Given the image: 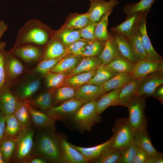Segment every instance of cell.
Listing matches in <instances>:
<instances>
[{
  "label": "cell",
  "instance_id": "obj_1",
  "mask_svg": "<svg viewBox=\"0 0 163 163\" xmlns=\"http://www.w3.org/2000/svg\"><path fill=\"white\" fill-rule=\"evenodd\" d=\"M34 137L33 156L47 162L61 163L59 134L46 128H39Z\"/></svg>",
  "mask_w": 163,
  "mask_h": 163
},
{
  "label": "cell",
  "instance_id": "obj_2",
  "mask_svg": "<svg viewBox=\"0 0 163 163\" xmlns=\"http://www.w3.org/2000/svg\"><path fill=\"white\" fill-rule=\"evenodd\" d=\"M54 31L38 19H32L27 21L19 30L16 43L18 45H44L53 36Z\"/></svg>",
  "mask_w": 163,
  "mask_h": 163
},
{
  "label": "cell",
  "instance_id": "obj_3",
  "mask_svg": "<svg viewBox=\"0 0 163 163\" xmlns=\"http://www.w3.org/2000/svg\"><path fill=\"white\" fill-rule=\"evenodd\" d=\"M35 127L32 125L22 129L17 137L15 148L11 162L28 163L33 156Z\"/></svg>",
  "mask_w": 163,
  "mask_h": 163
},
{
  "label": "cell",
  "instance_id": "obj_4",
  "mask_svg": "<svg viewBox=\"0 0 163 163\" xmlns=\"http://www.w3.org/2000/svg\"><path fill=\"white\" fill-rule=\"evenodd\" d=\"M81 133L91 131L96 123L101 122L97 110L96 101L84 104L69 120Z\"/></svg>",
  "mask_w": 163,
  "mask_h": 163
},
{
  "label": "cell",
  "instance_id": "obj_5",
  "mask_svg": "<svg viewBox=\"0 0 163 163\" xmlns=\"http://www.w3.org/2000/svg\"><path fill=\"white\" fill-rule=\"evenodd\" d=\"M112 131L115 138L112 147L123 150L134 142L136 131L130 124L128 118L117 119Z\"/></svg>",
  "mask_w": 163,
  "mask_h": 163
},
{
  "label": "cell",
  "instance_id": "obj_6",
  "mask_svg": "<svg viewBox=\"0 0 163 163\" xmlns=\"http://www.w3.org/2000/svg\"><path fill=\"white\" fill-rule=\"evenodd\" d=\"M145 97L136 95L129 101L126 106L129 111V122L136 131H147V122L144 111Z\"/></svg>",
  "mask_w": 163,
  "mask_h": 163
},
{
  "label": "cell",
  "instance_id": "obj_7",
  "mask_svg": "<svg viewBox=\"0 0 163 163\" xmlns=\"http://www.w3.org/2000/svg\"><path fill=\"white\" fill-rule=\"evenodd\" d=\"M83 104L73 98L64 101L57 106H53L46 113L56 120H69Z\"/></svg>",
  "mask_w": 163,
  "mask_h": 163
},
{
  "label": "cell",
  "instance_id": "obj_8",
  "mask_svg": "<svg viewBox=\"0 0 163 163\" xmlns=\"http://www.w3.org/2000/svg\"><path fill=\"white\" fill-rule=\"evenodd\" d=\"M162 71L149 74L140 79L136 95L152 96L156 89L163 84Z\"/></svg>",
  "mask_w": 163,
  "mask_h": 163
},
{
  "label": "cell",
  "instance_id": "obj_9",
  "mask_svg": "<svg viewBox=\"0 0 163 163\" xmlns=\"http://www.w3.org/2000/svg\"><path fill=\"white\" fill-rule=\"evenodd\" d=\"M90 6L87 11L91 22L97 23L106 14L112 12L119 3L117 0H88Z\"/></svg>",
  "mask_w": 163,
  "mask_h": 163
},
{
  "label": "cell",
  "instance_id": "obj_10",
  "mask_svg": "<svg viewBox=\"0 0 163 163\" xmlns=\"http://www.w3.org/2000/svg\"><path fill=\"white\" fill-rule=\"evenodd\" d=\"M147 15L141 13L135 14L126 18L122 23L111 28L110 30L113 32L119 33L128 38L139 30V26Z\"/></svg>",
  "mask_w": 163,
  "mask_h": 163
},
{
  "label": "cell",
  "instance_id": "obj_11",
  "mask_svg": "<svg viewBox=\"0 0 163 163\" xmlns=\"http://www.w3.org/2000/svg\"><path fill=\"white\" fill-rule=\"evenodd\" d=\"M59 134L61 163H87L89 162L82 154L68 142L66 137Z\"/></svg>",
  "mask_w": 163,
  "mask_h": 163
},
{
  "label": "cell",
  "instance_id": "obj_12",
  "mask_svg": "<svg viewBox=\"0 0 163 163\" xmlns=\"http://www.w3.org/2000/svg\"><path fill=\"white\" fill-rule=\"evenodd\" d=\"M105 93L103 85L86 84L78 87L74 98L85 104L96 101Z\"/></svg>",
  "mask_w": 163,
  "mask_h": 163
},
{
  "label": "cell",
  "instance_id": "obj_13",
  "mask_svg": "<svg viewBox=\"0 0 163 163\" xmlns=\"http://www.w3.org/2000/svg\"><path fill=\"white\" fill-rule=\"evenodd\" d=\"M163 69V61L144 60L137 62L130 74L133 78L140 79L149 74Z\"/></svg>",
  "mask_w": 163,
  "mask_h": 163
},
{
  "label": "cell",
  "instance_id": "obj_14",
  "mask_svg": "<svg viewBox=\"0 0 163 163\" xmlns=\"http://www.w3.org/2000/svg\"><path fill=\"white\" fill-rule=\"evenodd\" d=\"M24 103L29 111L33 126L37 128H46L56 131V120L46 113L37 110L28 104Z\"/></svg>",
  "mask_w": 163,
  "mask_h": 163
},
{
  "label": "cell",
  "instance_id": "obj_15",
  "mask_svg": "<svg viewBox=\"0 0 163 163\" xmlns=\"http://www.w3.org/2000/svg\"><path fill=\"white\" fill-rule=\"evenodd\" d=\"M115 135L108 140L100 145L91 147H84L76 146L70 143L75 149L80 152L89 162L92 160L97 157L105 149L112 147Z\"/></svg>",
  "mask_w": 163,
  "mask_h": 163
},
{
  "label": "cell",
  "instance_id": "obj_16",
  "mask_svg": "<svg viewBox=\"0 0 163 163\" xmlns=\"http://www.w3.org/2000/svg\"><path fill=\"white\" fill-rule=\"evenodd\" d=\"M47 43L43 60L55 58L68 54L65 45L54 33Z\"/></svg>",
  "mask_w": 163,
  "mask_h": 163
},
{
  "label": "cell",
  "instance_id": "obj_17",
  "mask_svg": "<svg viewBox=\"0 0 163 163\" xmlns=\"http://www.w3.org/2000/svg\"><path fill=\"white\" fill-rule=\"evenodd\" d=\"M84 57L80 55L68 54L50 71L54 73L69 72L75 68Z\"/></svg>",
  "mask_w": 163,
  "mask_h": 163
},
{
  "label": "cell",
  "instance_id": "obj_18",
  "mask_svg": "<svg viewBox=\"0 0 163 163\" xmlns=\"http://www.w3.org/2000/svg\"><path fill=\"white\" fill-rule=\"evenodd\" d=\"M140 81V79L133 78L121 88L115 106H126L129 101L136 95Z\"/></svg>",
  "mask_w": 163,
  "mask_h": 163
},
{
  "label": "cell",
  "instance_id": "obj_19",
  "mask_svg": "<svg viewBox=\"0 0 163 163\" xmlns=\"http://www.w3.org/2000/svg\"><path fill=\"white\" fill-rule=\"evenodd\" d=\"M146 21L145 19L141 24L139 30L141 40L144 48L148 60L163 61V58L155 50L147 34L146 28Z\"/></svg>",
  "mask_w": 163,
  "mask_h": 163
},
{
  "label": "cell",
  "instance_id": "obj_20",
  "mask_svg": "<svg viewBox=\"0 0 163 163\" xmlns=\"http://www.w3.org/2000/svg\"><path fill=\"white\" fill-rule=\"evenodd\" d=\"M112 34L120 55L136 64L138 61L134 55L126 38L122 34L117 33L113 32Z\"/></svg>",
  "mask_w": 163,
  "mask_h": 163
},
{
  "label": "cell",
  "instance_id": "obj_21",
  "mask_svg": "<svg viewBox=\"0 0 163 163\" xmlns=\"http://www.w3.org/2000/svg\"><path fill=\"white\" fill-rule=\"evenodd\" d=\"M19 101L8 89L0 92V110L5 115L14 113Z\"/></svg>",
  "mask_w": 163,
  "mask_h": 163
},
{
  "label": "cell",
  "instance_id": "obj_22",
  "mask_svg": "<svg viewBox=\"0 0 163 163\" xmlns=\"http://www.w3.org/2000/svg\"><path fill=\"white\" fill-rule=\"evenodd\" d=\"M120 55L114 40L112 34H109V37L105 42L104 48L98 56L102 61L101 65H106L114 59Z\"/></svg>",
  "mask_w": 163,
  "mask_h": 163
},
{
  "label": "cell",
  "instance_id": "obj_23",
  "mask_svg": "<svg viewBox=\"0 0 163 163\" xmlns=\"http://www.w3.org/2000/svg\"><path fill=\"white\" fill-rule=\"evenodd\" d=\"M122 88H116L105 93L96 101L97 112L99 114H101L108 107L115 106Z\"/></svg>",
  "mask_w": 163,
  "mask_h": 163
},
{
  "label": "cell",
  "instance_id": "obj_24",
  "mask_svg": "<svg viewBox=\"0 0 163 163\" xmlns=\"http://www.w3.org/2000/svg\"><path fill=\"white\" fill-rule=\"evenodd\" d=\"M156 0H141L136 3L126 4L123 7V11L126 18L129 17L136 13L147 15L153 4Z\"/></svg>",
  "mask_w": 163,
  "mask_h": 163
},
{
  "label": "cell",
  "instance_id": "obj_25",
  "mask_svg": "<svg viewBox=\"0 0 163 163\" xmlns=\"http://www.w3.org/2000/svg\"><path fill=\"white\" fill-rule=\"evenodd\" d=\"M90 22L87 12L84 14L73 13L70 14L68 16L61 27L80 30Z\"/></svg>",
  "mask_w": 163,
  "mask_h": 163
},
{
  "label": "cell",
  "instance_id": "obj_26",
  "mask_svg": "<svg viewBox=\"0 0 163 163\" xmlns=\"http://www.w3.org/2000/svg\"><path fill=\"white\" fill-rule=\"evenodd\" d=\"M14 54L24 60L30 62L39 59L42 55L41 50L35 46L27 45L20 46L14 50Z\"/></svg>",
  "mask_w": 163,
  "mask_h": 163
},
{
  "label": "cell",
  "instance_id": "obj_27",
  "mask_svg": "<svg viewBox=\"0 0 163 163\" xmlns=\"http://www.w3.org/2000/svg\"><path fill=\"white\" fill-rule=\"evenodd\" d=\"M101 64L102 61L98 56L84 57L75 68L68 72V78L78 73L97 69Z\"/></svg>",
  "mask_w": 163,
  "mask_h": 163
},
{
  "label": "cell",
  "instance_id": "obj_28",
  "mask_svg": "<svg viewBox=\"0 0 163 163\" xmlns=\"http://www.w3.org/2000/svg\"><path fill=\"white\" fill-rule=\"evenodd\" d=\"M23 102L30 105L35 106L46 113L53 106V96L51 92L45 91L41 93L33 99L29 100L25 99L24 100Z\"/></svg>",
  "mask_w": 163,
  "mask_h": 163
},
{
  "label": "cell",
  "instance_id": "obj_29",
  "mask_svg": "<svg viewBox=\"0 0 163 163\" xmlns=\"http://www.w3.org/2000/svg\"><path fill=\"white\" fill-rule=\"evenodd\" d=\"M133 78L130 73H117L103 85L105 93L122 88Z\"/></svg>",
  "mask_w": 163,
  "mask_h": 163
},
{
  "label": "cell",
  "instance_id": "obj_30",
  "mask_svg": "<svg viewBox=\"0 0 163 163\" xmlns=\"http://www.w3.org/2000/svg\"><path fill=\"white\" fill-rule=\"evenodd\" d=\"M126 38L137 61L148 59L142 43L139 30L132 36Z\"/></svg>",
  "mask_w": 163,
  "mask_h": 163
},
{
  "label": "cell",
  "instance_id": "obj_31",
  "mask_svg": "<svg viewBox=\"0 0 163 163\" xmlns=\"http://www.w3.org/2000/svg\"><path fill=\"white\" fill-rule=\"evenodd\" d=\"M135 64H136L119 55L106 66L117 73H131L133 71Z\"/></svg>",
  "mask_w": 163,
  "mask_h": 163
},
{
  "label": "cell",
  "instance_id": "obj_32",
  "mask_svg": "<svg viewBox=\"0 0 163 163\" xmlns=\"http://www.w3.org/2000/svg\"><path fill=\"white\" fill-rule=\"evenodd\" d=\"M134 142L149 155H154L158 152L153 146L147 131H136Z\"/></svg>",
  "mask_w": 163,
  "mask_h": 163
},
{
  "label": "cell",
  "instance_id": "obj_33",
  "mask_svg": "<svg viewBox=\"0 0 163 163\" xmlns=\"http://www.w3.org/2000/svg\"><path fill=\"white\" fill-rule=\"evenodd\" d=\"M54 34L65 46L82 38L80 29L60 27L58 30H55Z\"/></svg>",
  "mask_w": 163,
  "mask_h": 163
},
{
  "label": "cell",
  "instance_id": "obj_34",
  "mask_svg": "<svg viewBox=\"0 0 163 163\" xmlns=\"http://www.w3.org/2000/svg\"><path fill=\"white\" fill-rule=\"evenodd\" d=\"M117 73L106 65H101L97 68L94 76L86 84L103 85Z\"/></svg>",
  "mask_w": 163,
  "mask_h": 163
},
{
  "label": "cell",
  "instance_id": "obj_35",
  "mask_svg": "<svg viewBox=\"0 0 163 163\" xmlns=\"http://www.w3.org/2000/svg\"><path fill=\"white\" fill-rule=\"evenodd\" d=\"M14 114L23 129L33 125L29 111L24 102L19 101Z\"/></svg>",
  "mask_w": 163,
  "mask_h": 163
},
{
  "label": "cell",
  "instance_id": "obj_36",
  "mask_svg": "<svg viewBox=\"0 0 163 163\" xmlns=\"http://www.w3.org/2000/svg\"><path fill=\"white\" fill-rule=\"evenodd\" d=\"M123 150L112 147L104 150L97 157L90 161L92 163H117Z\"/></svg>",
  "mask_w": 163,
  "mask_h": 163
},
{
  "label": "cell",
  "instance_id": "obj_37",
  "mask_svg": "<svg viewBox=\"0 0 163 163\" xmlns=\"http://www.w3.org/2000/svg\"><path fill=\"white\" fill-rule=\"evenodd\" d=\"M97 68L78 73L68 78L64 86L79 87L86 84L95 75Z\"/></svg>",
  "mask_w": 163,
  "mask_h": 163
},
{
  "label": "cell",
  "instance_id": "obj_38",
  "mask_svg": "<svg viewBox=\"0 0 163 163\" xmlns=\"http://www.w3.org/2000/svg\"><path fill=\"white\" fill-rule=\"evenodd\" d=\"M16 142L17 137L12 138L5 136L0 142V149L4 163L10 162Z\"/></svg>",
  "mask_w": 163,
  "mask_h": 163
},
{
  "label": "cell",
  "instance_id": "obj_39",
  "mask_svg": "<svg viewBox=\"0 0 163 163\" xmlns=\"http://www.w3.org/2000/svg\"><path fill=\"white\" fill-rule=\"evenodd\" d=\"M5 116L6 125L4 136L16 138L23 129L14 113Z\"/></svg>",
  "mask_w": 163,
  "mask_h": 163
},
{
  "label": "cell",
  "instance_id": "obj_40",
  "mask_svg": "<svg viewBox=\"0 0 163 163\" xmlns=\"http://www.w3.org/2000/svg\"><path fill=\"white\" fill-rule=\"evenodd\" d=\"M46 74L47 86L50 88H58L63 86L68 77V72L54 73L50 71Z\"/></svg>",
  "mask_w": 163,
  "mask_h": 163
},
{
  "label": "cell",
  "instance_id": "obj_41",
  "mask_svg": "<svg viewBox=\"0 0 163 163\" xmlns=\"http://www.w3.org/2000/svg\"><path fill=\"white\" fill-rule=\"evenodd\" d=\"M78 87L63 86L57 90L53 96L54 102L62 103L74 98Z\"/></svg>",
  "mask_w": 163,
  "mask_h": 163
},
{
  "label": "cell",
  "instance_id": "obj_42",
  "mask_svg": "<svg viewBox=\"0 0 163 163\" xmlns=\"http://www.w3.org/2000/svg\"><path fill=\"white\" fill-rule=\"evenodd\" d=\"M105 42L96 39L89 41L84 49L82 56L84 57L98 56L104 48Z\"/></svg>",
  "mask_w": 163,
  "mask_h": 163
},
{
  "label": "cell",
  "instance_id": "obj_43",
  "mask_svg": "<svg viewBox=\"0 0 163 163\" xmlns=\"http://www.w3.org/2000/svg\"><path fill=\"white\" fill-rule=\"evenodd\" d=\"M111 12H109L104 14L97 22L94 30L95 38L104 41H106L109 37L107 30L108 17Z\"/></svg>",
  "mask_w": 163,
  "mask_h": 163
},
{
  "label": "cell",
  "instance_id": "obj_44",
  "mask_svg": "<svg viewBox=\"0 0 163 163\" xmlns=\"http://www.w3.org/2000/svg\"><path fill=\"white\" fill-rule=\"evenodd\" d=\"M138 146L134 142L123 150L117 163H133Z\"/></svg>",
  "mask_w": 163,
  "mask_h": 163
},
{
  "label": "cell",
  "instance_id": "obj_45",
  "mask_svg": "<svg viewBox=\"0 0 163 163\" xmlns=\"http://www.w3.org/2000/svg\"><path fill=\"white\" fill-rule=\"evenodd\" d=\"M67 54L55 58L43 60L36 67V72L42 74H46Z\"/></svg>",
  "mask_w": 163,
  "mask_h": 163
},
{
  "label": "cell",
  "instance_id": "obj_46",
  "mask_svg": "<svg viewBox=\"0 0 163 163\" xmlns=\"http://www.w3.org/2000/svg\"><path fill=\"white\" fill-rule=\"evenodd\" d=\"M88 41L81 38L74 41L66 46V53L69 54L82 56L84 49Z\"/></svg>",
  "mask_w": 163,
  "mask_h": 163
},
{
  "label": "cell",
  "instance_id": "obj_47",
  "mask_svg": "<svg viewBox=\"0 0 163 163\" xmlns=\"http://www.w3.org/2000/svg\"><path fill=\"white\" fill-rule=\"evenodd\" d=\"M40 84V81L37 79L30 82L24 87L22 89L20 97L24 100L30 97L38 90Z\"/></svg>",
  "mask_w": 163,
  "mask_h": 163
},
{
  "label": "cell",
  "instance_id": "obj_48",
  "mask_svg": "<svg viewBox=\"0 0 163 163\" xmlns=\"http://www.w3.org/2000/svg\"><path fill=\"white\" fill-rule=\"evenodd\" d=\"M8 64L9 72L12 76H17L22 73L23 70V66L17 59L11 58L9 59Z\"/></svg>",
  "mask_w": 163,
  "mask_h": 163
},
{
  "label": "cell",
  "instance_id": "obj_49",
  "mask_svg": "<svg viewBox=\"0 0 163 163\" xmlns=\"http://www.w3.org/2000/svg\"><path fill=\"white\" fill-rule=\"evenodd\" d=\"M97 23L90 22L85 27L80 29L81 37L88 41L95 39L94 30Z\"/></svg>",
  "mask_w": 163,
  "mask_h": 163
},
{
  "label": "cell",
  "instance_id": "obj_50",
  "mask_svg": "<svg viewBox=\"0 0 163 163\" xmlns=\"http://www.w3.org/2000/svg\"><path fill=\"white\" fill-rule=\"evenodd\" d=\"M149 155L139 146L133 163H145Z\"/></svg>",
  "mask_w": 163,
  "mask_h": 163
},
{
  "label": "cell",
  "instance_id": "obj_51",
  "mask_svg": "<svg viewBox=\"0 0 163 163\" xmlns=\"http://www.w3.org/2000/svg\"><path fill=\"white\" fill-rule=\"evenodd\" d=\"M2 48L0 49V90L3 86L5 80L4 58L1 51Z\"/></svg>",
  "mask_w": 163,
  "mask_h": 163
},
{
  "label": "cell",
  "instance_id": "obj_52",
  "mask_svg": "<svg viewBox=\"0 0 163 163\" xmlns=\"http://www.w3.org/2000/svg\"><path fill=\"white\" fill-rule=\"evenodd\" d=\"M163 154L159 152L154 155H149L145 163H163Z\"/></svg>",
  "mask_w": 163,
  "mask_h": 163
},
{
  "label": "cell",
  "instance_id": "obj_53",
  "mask_svg": "<svg viewBox=\"0 0 163 163\" xmlns=\"http://www.w3.org/2000/svg\"><path fill=\"white\" fill-rule=\"evenodd\" d=\"M5 124V115L1 112L0 114V142L4 136Z\"/></svg>",
  "mask_w": 163,
  "mask_h": 163
},
{
  "label": "cell",
  "instance_id": "obj_54",
  "mask_svg": "<svg viewBox=\"0 0 163 163\" xmlns=\"http://www.w3.org/2000/svg\"><path fill=\"white\" fill-rule=\"evenodd\" d=\"M152 96L157 98L161 103L163 102V86L158 87L155 91Z\"/></svg>",
  "mask_w": 163,
  "mask_h": 163
},
{
  "label": "cell",
  "instance_id": "obj_55",
  "mask_svg": "<svg viewBox=\"0 0 163 163\" xmlns=\"http://www.w3.org/2000/svg\"><path fill=\"white\" fill-rule=\"evenodd\" d=\"M8 28V26L5 22L3 21H0V40L2 35L6 31Z\"/></svg>",
  "mask_w": 163,
  "mask_h": 163
},
{
  "label": "cell",
  "instance_id": "obj_56",
  "mask_svg": "<svg viewBox=\"0 0 163 163\" xmlns=\"http://www.w3.org/2000/svg\"><path fill=\"white\" fill-rule=\"evenodd\" d=\"M47 161L45 159L39 157H34L31 158L28 163H46Z\"/></svg>",
  "mask_w": 163,
  "mask_h": 163
},
{
  "label": "cell",
  "instance_id": "obj_57",
  "mask_svg": "<svg viewBox=\"0 0 163 163\" xmlns=\"http://www.w3.org/2000/svg\"><path fill=\"white\" fill-rule=\"evenodd\" d=\"M0 163H4L3 160L2 153L0 149Z\"/></svg>",
  "mask_w": 163,
  "mask_h": 163
}]
</instances>
